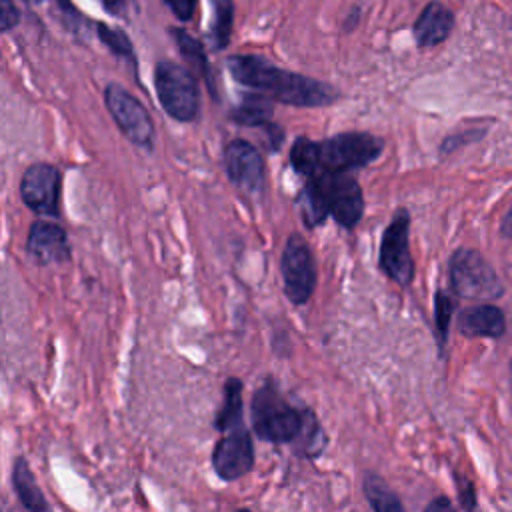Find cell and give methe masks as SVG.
<instances>
[{"instance_id":"cell-8","label":"cell","mask_w":512,"mask_h":512,"mask_svg":"<svg viewBox=\"0 0 512 512\" xmlns=\"http://www.w3.org/2000/svg\"><path fill=\"white\" fill-rule=\"evenodd\" d=\"M280 272L286 298L296 306L306 304L314 294L318 274L314 254L300 234L288 236L280 258Z\"/></svg>"},{"instance_id":"cell-22","label":"cell","mask_w":512,"mask_h":512,"mask_svg":"<svg viewBox=\"0 0 512 512\" xmlns=\"http://www.w3.org/2000/svg\"><path fill=\"white\" fill-rule=\"evenodd\" d=\"M452 314H454V300L450 298L448 292L436 290V294H434V326H436V336H438L440 348H444V344H446Z\"/></svg>"},{"instance_id":"cell-13","label":"cell","mask_w":512,"mask_h":512,"mask_svg":"<svg viewBox=\"0 0 512 512\" xmlns=\"http://www.w3.org/2000/svg\"><path fill=\"white\" fill-rule=\"evenodd\" d=\"M26 252L38 264H62L70 260V244L66 230L60 224L36 220L30 224Z\"/></svg>"},{"instance_id":"cell-9","label":"cell","mask_w":512,"mask_h":512,"mask_svg":"<svg viewBox=\"0 0 512 512\" xmlns=\"http://www.w3.org/2000/svg\"><path fill=\"white\" fill-rule=\"evenodd\" d=\"M104 102L120 132L134 146L144 150L154 148V122L144 104L136 96H132L120 84H108L104 90Z\"/></svg>"},{"instance_id":"cell-18","label":"cell","mask_w":512,"mask_h":512,"mask_svg":"<svg viewBox=\"0 0 512 512\" xmlns=\"http://www.w3.org/2000/svg\"><path fill=\"white\" fill-rule=\"evenodd\" d=\"M242 388L244 384L238 378H228L224 382V402L214 420V426L220 432L242 424Z\"/></svg>"},{"instance_id":"cell-7","label":"cell","mask_w":512,"mask_h":512,"mask_svg":"<svg viewBox=\"0 0 512 512\" xmlns=\"http://www.w3.org/2000/svg\"><path fill=\"white\" fill-rule=\"evenodd\" d=\"M410 212L398 208L382 232L378 248L380 270L398 286H410L414 280V260L410 254Z\"/></svg>"},{"instance_id":"cell-15","label":"cell","mask_w":512,"mask_h":512,"mask_svg":"<svg viewBox=\"0 0 512 512\" xmlns=\"http://www.w3.org/2000/svg\"><path fill=\"white\" fill-rule=\"evenodd\" d=\"M454 26V16L438 2L428 4L414 24V38L418 46H436L448 38Z\"/></svg>"},{"instance_id":"cell-28","label":"cell","mask_w":512,"mask_h":512,"mask_svg":"<svg viewBox=\"0 0 512 512\" xmlns=\"http://www.w3.org/2000/svg\"><path fill=\"white\" fill-rule=\"evenodd\" d=\"M500 232H502V236H506V238H512V206H510V210L506 212V216L502 218V224H500Z\"/></svg>"},{"instance_id":"cell-17","label":"cell","mask_w":512,"mask_h":512,"mask_svg":"<svg viewBox=\"0 0 512 512\" xmlns=\"http://www.w3.org/2000/svg\"><path fill=\"white\" fill-rule=\"evenodd\" d=\"M272 98L266 94H246L242 102L232 108L230 118L240 124V126H252V128H262L272 122Z\"/></svg>"},{"instance_id":"cell-24","label":"cell","mask_w":512,"mask_h":512,"mask_svg":"<svg viewBox=\"0 0 512 512\" xmlns=\"http://www.w3.org/2000/svg\"><path fill=\"white\" fill-rule=\"evenodd\" d=\"M456 486H458V496H460V504L466 510L476 508V496H474V484L462 476H456Z\"/></svg>"},{"instance_id":"cell-26","label":"cell","mask_w":512,"mask_h":512,"mask_svg":"<svg viewBox=\"0 0 512 512\" xmlns=\"http://www.w3.org/2000/svg\"><path fill=\"white\" fill-rule=\"evenodd\" d=\"M0 22H2V30H10L12 26H16L18 22V10L14 8L12 0H2V16H0Z\"/></svg>"},{"instance_id":"cell-11","label":"cell","mask_w":512,"mask_h":512,"mask_svg":"<svg viewBox=\"0 0 512 512\" xmlns=\"http://www.w3.org/2000/svg\"><path fill=\"white\" fill-rule=\"evenodd\" d=\"M254 466V442L244 424H238L216 442L212 450V468L224 482H234Z\"/></svg>"},{"instance_id":"cell-19","label":"cell","mask_w":512,"mask_h":512,"mask_svg":"<svg viewBox=\"0 0 512 512\" xmlns=\"http://www.w3.org/2000/svg\"><path fill=\"white\" fill-rule=\"evenodd\" d=\"M362 490L364 496L368 500V504L376 510V512H402L404 506L400 502V498L388 488V484L376 476L374 472H368L364 476L362 482Z\"/></svg>"},{"instance_id":"cell-6","label":"cell","mask_w":512,"mask_h":512,"mask_svg":"<svg viewBox=\"0 0 512 512\" xmlns=\"http://www.w3.org/2000/svg\"><path fill=\"white\" fill-rule=\"evenodd\" d=\"M450 286L460 298L468 300H494L500 298L504 288L494 268L484 256L470 248H458L448 262Z\"/></svg>"},{"instance_id":"cell-10","label":"cell","mask_w":512,"mask_h":512,"mask_svg":"<svg viewBox=\"0 0 512 512\" xmlns=\"http://www.w3.org/2000/svg\"><path fill=\"white\" fill-rule=\"evenodd\" d=\"M60 190H62V174L54 164L36 162L28 166L22 174L20 198L36 214L58 216Z\"/></svg>"},{"instance_id":"cell-5","label":"cell","mask_w":512,"mask_h":512,"mask_svg":"<svg viewBox=\"0 0 512 512\" xmlns=\"http://www.w3.org/2000/svg\"><path fill=\"white\" fill-rule=\"evenodd\" d=\"M154 86L164 112L178 122H192L200 110V94L194 74L170 60L158 62Z\"/></svg>"},{"instance_id":"cell-25","label":"cell","mask_w":512,"mask_h":512,"mask_svg":"<svg viewBox=\"0 0 512 512\" xmlns=\"http://www.w3.org/2000/svg\"><path fill=\"white\" fill-rule=\"evenodd\" d=\"M180 20H190L198 0H164Z\"/></svg>"},{"instance_id":"cell-20","label":"cell","mask_w":512,"mask_h":512,"mask_svg":"<svg viewBox=\"0 0 512 512\" xmlns=\"http://www.w3.org/2000/svg\"><path fill=\"white\" fill-rule=\"evenodd\" d=\"M176 42H178V48L182 52V56L186 58V62L206 80V84L210 86L212 94H214V80H212V72H210V64H208V58L204 54V48L198 40H194L190 34H186L184 30H172Z\"/></svg>"},{"instance_id":"cell-16","label":"cell","mask_w":512,"mask_h":512,"mask_svg":"<svg viewBox=\"0 0 512 512\" xmlns=\"http://www.w3.org/2000/svg\"><path fill=\"white\" fill-rule=\"evenodd\" d=\"M12 484H14V490L18 494L20 504L26 510H32V512H46V510H50V504L46 502V498H44L40 486L36 484V478H34L26 458H22V456L14 460Z\"/></svg>"},{"instance_id":"cell-2","label":"cell","mask_w":512,"mask_h":512,"mask_svg":"<svg viewBox=\"0 0 512 512\" xmlns=\"http://www.w3.org/2000/svg\"><path fill=\"white\" fill-rule=\"evenodd\" d=\"M228 70L236 82L254 88L268 98L298 106V108H318L328 106L338 98V92L314 78L276 68L260 56H232L228 58Z\"/></svg>"},{"instance_id":"cell-23","label":"cell","mask_w":512,"mask_h":512,"mask_svg":"<svg viewBox=\"0 0 512 512\" xmlns=\"http://www.w3.org/2000/svg\"><path fill=\"white\" fill-rule=\"evenodd\" d=\"M98 34H100V40L116 54L120 56H132V46L128 42V38L120 32V30H110L106 28L104 24H98Z\"/></svg>"},{"instance_id":"cell-3","label":"cell","mask_w":512,"mask_h":512,"mask_svg":"<svg viewBox=\"0 0 512 512\" xmlns=\"http://www.w3.org/2000/svg\"><path fill=\"white\" fill-rule=\"evenodd\" d=\"M384 150V140L370 132H340L314 142L298 136L290 146V166L304 178L318 172H350L374 162Z\"/></svg>"},{"instance_id":"cell-29","label":"cell","mask_w":512,"mask_h":512,"mask_svg":"<svg viewBox=\"0 0 512 512\" xmlns=\"http://www.w3.org/2000/svg\"><path fill=\"white\" fill-rule=\"evenodd\" d=\"M100 2L106 6V10L118 12V10L122 8V2H124V0H100Z\"/></svg>"},{"instance_id":"cell-30","label":"cell","mask_w":512,"mask_h":512,"mask_svg":"<svg viewBox=\"0 0 512 512\" xmlns=\"http://www.w3.org/2000/svg\"><path fill=\"white\" fill-rule=\"evenodd\" d=\"M28 2H40V0H28Z\"/></svg>"},{"instance_id":"cell-12","label":"cell","mask_w":512,"mask_h":512,"mask_svg":"<svg viewBox=\"0 0 512 512\" xmlns=\"http://www.w3.org/2000/svg\"><path fill=\"white\" fill-rule=\"evenodd\" d=\"M224 170L228 180L244 196L256 198L264 188V160L246 140L234 138L224 148Z\"/></svg>"},{"instance_id":"cell-14","label":"cell","mask_w":512,"mask_h":512,"mask_svg":"<svg viewBox=\"0 0 512 512\" xmlns=\"http://www.w3.org/2000/svg\"><path fill=\"white\" fill-rule=\"evenodd\" d=\"M458 330L470 338H500L506 330L504 312L494 304H478L460 312Z\"/></svg>"},{"instance_id":"cell-4","label":"cell","mask_w":512,"mask_h":512,"mask_svg":"<svg viewBox=\"0 0 512 512\" xmlns=\"http://www.w3.org/2000/svg\"><path fill=\"white\" fill-rule=\"evenodd\" d=\"M298 210L308 228L332 216L342 228L352 230L364 216V194L350 172H318L306 178L298 194Z\"/></svg>"},{"instance_id":"cell-27","label":"cell","mask_w":512,"mask_h":512,"mask_svg":"<svg viewBox=\"0 0 512 512\" xmlns=\"http://www.w3.org/2000/svg\"><path fill=\"white\" fill-rule=\"evenodd\" d=\"M426 510H452V502L446 496H438L426 506Z\"/></svg>"},{"instance_id":"cell-21","label":"cell","mask_w":512,"mask_h":512,"mask_svg":"<svg viewBox=\"0 0 512 512\" xmlns=\"http://www.w3.org/2000/svg\"><path fill=\"white\" fill-rule=\"evenodd\" d=\"M212 4V22H210V42L214 50L226 48L232 32L234 6L232 0H210Z\"/></svg>"},{"instance_id":"cell-1","label":"cell","mask_w":512,"mask_h":512,"mask_svg":"<svg viewBox=\"0 0 512 512\" xmlns=\"http://www.w3.org/2000/svg\"><path fill=\"white\" fill-rule=\"evenodd\" d=\"M254 434L272 444H296L300 454L316 456L322 452L324 432L308 408L292 406L276 382L268 378L252 396Z\"/></svg>"}]
</instances>
